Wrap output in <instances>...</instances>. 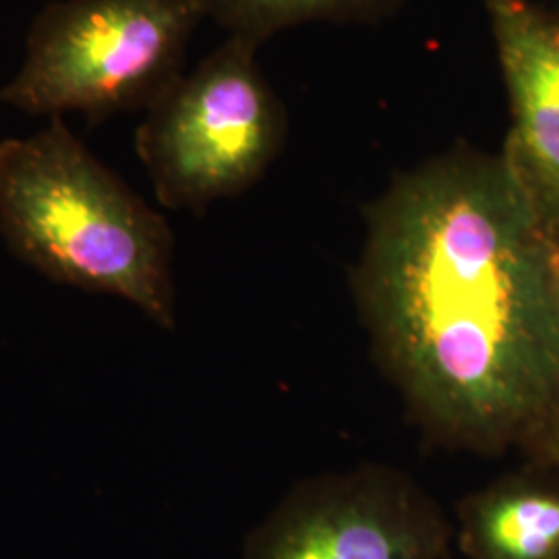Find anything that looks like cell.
<instances>
[{"label":"cell","instance_id":"obj_1","mask_svg":"<svg viewBox=\"0 0 559 559\" xmlns=\"http://www.w3.org/2000/svg\"><path fill=\"white\" fill-rule=\"evenodd\" d=\"M365 222L353 288L411 413L454 448H526L559 408L558 249L501 154L411 168Z\"/></svg>","mask_w":559,"mask_h":559},{"label":"cell","instance_id":"obj_2","mask_svg":"<svg viewBox=\"0 0 559 559\" xmlns=\"http://www.w3.org/2000/svg\"><path fill=\"white\" fill-rule=\"evenodd\" d=\"M0 239L41 278L124 300L162 330L177 328L168 222L64 119L0 141Z\"/></svg>","mask_w":559,"mask_h":559},{"label":"cell","instance_id":"obj_3","mask_svg":"<svg viewBox=\"0 0 559 559\" xmlns=\"http://www.w3.org/2000/svg\"><path fill=\"white\" fill-rule=\"evenodd\" d=\"M201 0H52L32 21L0 104L27 117L100 124L150 110L182 78Z\"/></svg>","mask_w":559,"mask_h":559},{"label":"cell","instance_id":"obj_4","mask_svg":"<svg viewBox=\"0 0 559 559\" xmlns=\"http://www.w3.org/2000/svg\"><path fill=\"white\" fill-rule=\"evenodd\" d=\"M258 48L228 36L145 112L135 154L162 205L203 212L247 191L276 158L284 119Z\"/></svg>","mask_w":559,"mask_h":559},{"label":"cell","instance_id":"obj_5","mask_svg":"<svg viewBox=\"0 0 559 559\" xmlns=\"http://www.w3.org/2000/svg\"><path fill=\"white\" fill-rule=\"evenodd\" d=\"M454 537L417 480L365 464L297 485L247 535L242 559H454Z\"/></svg>","mask_w":559,"mask_h":559},{"label":"cell","instance_id":"obj_6","mask_svg":"<svg viewBox=\"0 0 559 559\" xmlns=\"http://www.w3.org/2000/svg\"><path fill=\"white\" fill-rule=\"evenodd\" d=\"M512 124L501 158L559 240V17L531 0H485Z\"/></svg>","mask_w":559,"mask_h":559},{"label":"cell","instance_id":"obj_7","mask_svg":"<svg viewBox=\"0 0 559 559\" xmlns=\"http://www.w3.org/2000/svg\"><path fill=\"white\" fill-rule=\"evenodd\" d=\"M466 559H559V485L533 475L498 480L460 503Z\"/></svg>","mask_w":559,"mask_h":559},{"label":"cell","instance_id":"obj_8","mask_svg":"<svg viewBox=\"0 0 559 559\" xmlns=\"http://www.w3.org/2000/svg\"><path fill=\"white\" fill-rule=\"evenodd\" d=\"M205 20L228 36L263 44L270 36L307 21L334 20L367 11L381 0H201Z\"/></svg>","mask_w":559,"mask_h":559},{"label":"cell","instance_id":"obj_9","mask_svg":"<svg viewBox=\"0 0 559 559\" xmlns=\"http://www.w3.org/2000/svg\"><path fill=\"white\" fill-rule=\"evenodd\" d=\"M535 459L559 468V408L551 419L540 427L539 433L526 443V448Z\"/></svg>","mask_w":559,"mask_h":559},{"label":"cell","instance_id":"obj_10","mask_svg":"<svg viewBox=\"0 0 559 559\" xmlns=\"http://www.w3.org/2000/svg\"><path fill=\"white\" fill-rule=\"evenodd\" d=\"M556 249H558V288H559V240L556 242Z\"/></svg>","mask_w":559,"mask_h":559}]
</instances>
